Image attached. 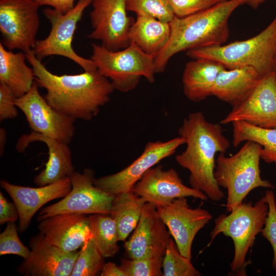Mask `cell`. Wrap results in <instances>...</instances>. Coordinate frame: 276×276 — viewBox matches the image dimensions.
Wrapping results in <instances>:
<instances>
[{"instance_id": "cell-14", "label": "cell", "mask_w": 276, "mask_h": 276, "mask_svg": "<svg viewBox=\"0 0 276 276\" xmlns=\"http://www.w3.org/2000/svg\"><path fill=\"white\" fill-rule=\"evenodd\" d=\"M156 208L179 252L191 260L193 240L198 232L212 219V215L200 208H191L186 197L176 199Z\"/></svg>"}, {"instance_id": "cell-24", "label": "cell", "mask_w": 276, "mask_h": 276, "mask_svg": "<svg viewBox=\"0 0 276 276\" xmlns=\"http://www.w3.org/2000/svg\"><path fill=\"white\" fill-rule=\"evenodd\" d=\"M25 53H14L0 42V83L7 85L16 98L26 94L35 82L33 68L26 63Z\"/></svg>"}, {"instance_id": "cell-21", "label": "cell", "mask_w": 276, "mask_h": 276, "mask_svg": "<svg viewBox=\"0 0 276 276\" xmlns=\"http://www.w3.org/2000/svg\"><path fill=\"white\" fill-rule=\"evenodd\" d=\"M34 142L45 144L49 157L44 168L34 177V182L38 186H43L70 177L75 171L68 145L32 131L18 139L16 149L18 152H24L29 144Z\"/></svg>"}, {"instance_id": "cell-30", "label": "cell", "mask_w": 276, "mask_h": 276, "mask_svg": "<svg viewBox=\"0 0 276 276\" xmlns=\"http://www.w3.org/2000/svg\"><path fill=\"white\" fill-rule=\"evenodd\" d=\"M163 276H199L201 274L190 260L179 252L175 241L170 238L162 262Z\"/></svg>"}, {"instance_id": "cell-12", "label": "cell", "mask_w": 276, "mask_h": 276, "mask_svg": "<svg viewBox=\"0 0 276 276\" xmlns=\"http://www.w3.org/2000/svg\"><path fill=\"white\" fill-rule=\"evenodd\" d=\"M185 144L178 136L167 141L148 142L143 152L129 166L116 173L95 178L96 186L114 195L132 191L145 173Z\"/></svg>"}, {"instance_id": "cell-22", "label": "cell", "mask_w": 276, "mask_h": 276, "mask_svg": "<svg viewBox=\"0 0 276 276\" xmlns=\"http://www.w3.org/2000/svg\"><path fill=\"white\" fill-rule=\"evenodd\" d=\"M262 78L251 67L225 68L216 78L212 96L235 107L251 95Z\"/></svg>"}, {"instance_id": "cell-40", "label": "cell", "mask_w": 276, "mask_h": 276, "mask_svg": "<svg viewBox=\"0 0 276 276\" xmlns=\"http://www.w3.org/2000/svg\"><path fill=\"white\" fill-rule=\"evenodd\" d=\"M227 0H217V3H220ZM267 0H248L247 4H248L252 9H257L260 5L262 4ZM276 2V0H274Z\"/></svg>"}, {"instance_id": "cell-11", "label": "cell", "mask_w": 276, "mask_h": 276, "mask_svg": "<svg viewBox=\"0 0 276 276\" xmlns=\"http://www.w3.org/2000/svg\"><path fill=\"white\" fill-rule=\"evenodd\" d=\"M38 87L35 81L26 94L16 98V106L25 114L32 131L68 145L75 134V120L51 106Z\"/></svg>"}, {"instance_id": "cell-39", "label": "cell", "mask_w": 276, "mask_h": 276, "mask_svg": "<svg viewBox=\"0 0 276 276\" xmlns=\"http://www.w3.org/2000/svg\"><path fill=\"white\" fill-rule=\"evenodd\" d=\"M100 275L101 276H125L120 266H117L113 262L105 263L101 270Z\"/></svg>"}, {"instance_id": "cell-9", "label": "cell", "mask_w": 276, "mask_h": 276, "mask_svg": "<svg viewBox=\"0 0 276 276\" xmlns=\"http://www.w3.org/2000/svg\"><path fill=\"white\" fill-rule=\"evenodd\" d=\"M72 188L61 200L40 211L37 220L66 213L110 214L115 195L97 187L94 171L88 168L82 173L74 172L70 176Z\"/></svg>"}, {"instance_id": "cell-18", "label": "cell", "mask_w": 276, "mask_h": 276, "mask_svg": "<svg viewBox=\"0 0 276 276\" xmlns=\"http://www.w3.org/2000/svg\"><path fill=\"white\" fill-rule=\"evenodd\" d=\"M31 252L17 268L25 276H71L79 250L64 251L48 242L42 234L32 237Z\"/></svg>"}, {"instance_id": "cell-34", "label": "cell", "mask_w": 276, "mask_h": 276, "mask_svg": "<svg viewBox=\"0 0 276 276\" xmlns=\"http://www.w3.org/2000/svg\"><path fill=\"white\" fill-rule=\"evenodd\" d=\"M266 200L268 204V212L265 225L261 232L262 236L270 243L273 256L272 267L276 272V202L275 195L272 190L265 192Z\"/></svg>"}, {"instance_id": "cell-28", "label": "cell", "mask_w": 276, "mask_h": 276, "mask_svg": "<svg viewBox=\"0 0 276 276\" xmlns=\"http://www.w3.org/2000/svg\"><path fill=\"white\" fill-rule=\"evenodd\" d=\"M105 215L93 214L88 220L94 243L104 257L109 258L118 252L120 240L114 220Z\"/></svg>"}, {"instance_id": "cell-13", "label": "cell", "mask_w": 276, "mask_h": 276, "mask_svg": "<svg viewBox=\"0 0 276 276\" xmlns=\"http://www.w3.org/2000/svg\"><path fill=\"white\" fill-rule=\"evenodd\" d=\"M92 5L90 17L93 31L88 37L100 41L109 50L127 47L133 23L127 15L126 0H94Z\"/></svg>"}, {"instance_id": "cell-2", "label": "cell", "mask_w": 276, "mask_h": 276, "mask_svg": "<svg viewBox=\"0 0 276 276\" xmlns=\"http://www.w3.org/2000/svg\"><path fill=\"white\" fill-rule=\"evenodd\" d=\"M178 134L186 148L175 159L189 171L191 187L201 191L211 200L220 201L224 195L214 176L215 155L225 153L231 145L221 126L209 122L202 112H194L184 119Z\"/></svg>"}, {"instance_id": "cell-32", "label": "cell", "mask_w": 276, "mask_h": 276, "mask_svg": "<svg viewBox=\"0 0 276 276\" xmlns=\"http://www.w3.org/2000/svg\"><path fill=\"white\" fill-rule=\"evenodd\" d=\"M163 259V257L123 258L120 267L125 276H161Z\"/></svg>"}, {"instance_id": "cell-4", "label": "cell", "mask_w": 276, "mask_h": 276, "mask_svg": "<svg viewBox=\"0 0 276 276\" xmlns=\"http://www.w3.org/2000/svg\"><path fill=\"white\" fill-rule=\"evenodd\" d=\"M193 59L203 58L221 64L226 69L251 67L263 78L276 71V15L255 36L225 45L187 51Z\"/></svg>"}, {"instance_id": "cell-33", "label": "cell", "mask_w": 276, "mask_h": 276, "mask_svg": "<svg viewBox=\"0 0 276 276\" xmlns=\"http://www.w3.org/2000/svg\"><path fill=\"white\" fill-rule=\"evenodd\" d=\"M30 252L31 250L20 241L15 223H8L0 234V255H14L26 259Z\"/></svg>"}, {"instance_id": "cell-35", "label": "cell", "mask_w": 276, "mask_h": 276, "mask_svg": "<svg viewBox=\"0 0 276 276\" xmlns=\"http://www.w3.org/2000/svg\"><path fill=\"white\" fill-rule=\"evenodd\" d=\"M175 16L183 17L208 9L217 0H169Z\"/></svg>"}, {"instance_id": "cell-10", "label": "cell", "mask_w": 276, "mask_h": 276, "mask_svg": "<svg viewBox=\"0 0 276 276\" xmlns=\"http://www.w3.org/2000/svg\"><path fill=\"white\" fill-rule=\"evenodd\" d=\"M39 6L33 0H0V32L8 50H32L40 25Z\"/></svg>"}, {"instance_id": "cell-20", "label": "cell", "mask_w": 276, "mask_h": 276, "mask_svg": "<svg viewBox=\"0 0 276 276\" xmlns=\"http://www.w3.org/2000/svg\"><path fill=\"white\" fill-rule=\"evenodd\" d=\"M38 229L46 240L60 249L72 252L93 238L88 217L66 213L54 215L39 221Z\"/></svg>"}, {"instance_id": "cell-16", "label": "cell", "mask_w": 276, "mask_h": 276, "mask_svg": "<svg viewBox=\"0 0 276 276\" xmlns=\"http://www.w3.org/2000/svg\"><path fill=\"white\" fill-rule=\"evenodd\" d=\"M156 206L146 202L139 223L124 246L130 259L163 257L171 238Z\"/></svg>"}, {"instance_id": "cell-26", "label": "cell", "mask_w": 276, "mask_h": 276, "mask_svg": "<svg viewBox=\"0 0 276 276\" xmlns=\"http://www.w3.org/2000/svg\"><path fill=\"white\" fill-rule=\"evenodd\" d=\"M146 202L132 191L115 195L110 215L116 223L120 241H125L134 230Z\"/></svg>"}, {"instance_id": "cell-31", "label": "cell", "mask_w": 276, "mask_h": 276, "mask_svg": "<svg viewBox=\"0 0 276 276\" xmlns=\"http://www.w3.org/2000/svg\"><path fill=\"white\" fill-rule=\"evenodd\" d=\"M127 11L170 23L175 16L169 0H126Z\"/></svg>"}, {"instance_id": "cell-27", "label": "cell", "mask_w": 276, "mask_h": 276, "mask_svg": "<svg viewBox=\"0 0 276 276\" xmlns=\"http://www.w3.org/2000/svg\"><path fill=\"white\" fill-rule=\"evenodd\" d=\"M232 124L234 147L244 141L256 142L262 147L261 159L266 163L276 165V128L259 127L242 121H234Z\"/></svg>"}, {"instance_id": "cell-8", "label": "cell", "mask_w": 276, "mask_h": 276, "mask_svg": "<svg viewBox=\"0 0 276 276\" xmlns=\"http://www.w3.org/2000/svg\"><path fill=\"white\" fill-rule=\"evenodd\" d=\"M94 0H79L74 7L66 13H61L49 8L43 12L50 22L51 28L47 37L37 40L32 51L42 60L53 55L66 57L80 66L84 71L97 69L91 59L81 57L73 48L72 42L78 22L85 9Z\"/></svg>"}, {"instance_id": "cell-5", "label": "cell", "mask_w": 276, "mask_h": 276, "mask_svg": "<svg viewBox=\"0 0 276 276\" xmlns=\"http://www.w3.org/2000/svg\"><path fill=\"white\" fill-rule=\"evenodd\" d=\"M268 212V204L264 196L254 204L251 202H243L228 215L222 214L215 219L208 245L220 234L232 238L235 251L229 275H246V268L251 263L246 260V255L265 225Z\"/></svg>"}, {"instance_id": "cell-25", "label": "cell", "mask_w": 276, "mask_h": 276, "mask_svg": "<svg viewBox=\"0 0 276 276\" xmlns=\"http://www.w3.org/2000/svg\"><path fill=\"white\" fill-rule=\"evenodd\" d=\"M170 34V23L138 15L129 29L128 38L130 43H134L146 54L155 57L166 45Z\"/></svg>"}, {"instance_id": "cell-19", "label": "cell", "mask_w": 276, "mask_h": 276, "mask_svg": "<svg viewBox=\"0 0 276 276\" xmlns=\"http://www.w3.org/2000/svg\"><path fill=\"white\" fill-rule=\"evenodd\" d=\"M0 185L17 208L20 233L28 228L34 215L43 205L51 200L63 198L72 188L70 177L37 188L16 185L4 180H1Z\"/></svg>"}, {"instance_id": "cell-41", "label": "cell", "mask_w": 276, "mask_h": 276, "mask_svg": "<svg viewBox=\"0 0 276 276\" xmlns=\"http://www.w3.org/2000/svg\"><path fill=\"white\" fill-rule=\"evenodd\" d=\"M6 131L4 128L0 129V151L1 155L3 153L5 145L6 142Z\"/></svg>"}, {"instance_id": "cell-15", "label": "cell", "mask_w": 276, "mask_h": 276, "mask_svg": "<svg viewBox=\"0 0 276 276\" xmlns=\"http://www.w3.org/2000/svg\"><path fill=\"white\" fill-rule=\"evenodd\" d=\"M132 191L155 206L167 205L182 197H192L202 200L208 198L201 191L184 185L175 169L165 170L162 165L147 171Z\"/></svg>"}, {"instance_id": "cell-38", "label": "cell", "mask_w": 276, "mask_h": 276, "mask_svg": "<svg viewBox=\"0 0 276 276\" xmlns=\"http://www.w3.org/2000/svg\"><path fill=\"white\" fill-rule=\"evenodd\" d=\"M39 7L49 6L56 11L61 13H66L72 9L75 0H33Z\"/></svg>"}, {"instance_id": "cell-3", "label": "cell", "mask_w": 276, "mask_h": 276, "mask_svg": "<svg viewBox=\"0 0 276 276\" xmlns=\"http://www.w3.org/2000/svg\"><path fill=\"white\" fill-rule=\"evenodd\" d=\"M247 1L227 0L186 17L175 16L169 40L154 57L155 73L164 72L170 58L181 51L222 45L229 37V17Z\"/></svg>"}, {"instance_id": "cell-42", "label": "cell", "mask_w": 276, "mask_h": 276, "mask_svg": "<svg viewBox=\"0 0 276 276\" xmlns=\"http://www.w3.org/2000/svg\"><path fill=\"white\" fill-rule=\"evenodd\" d=\"M274 74H275V82H276V71H275V72L274 73Z\"/></svg>"}, {"instance_id": "cell-23", "label": "cell", "mask_w": 276, "mask_h": 276, "mask_svg": "<svg viewBox=\"0 0 276 276\" xmlns=\"http://www.w3.org/2000/svg\"><path fill=\"white\" fill-rule=\"evenodd\" d=\"M225 68L217 62L203 58L187 63L182 76L186 97L192 102H198L212 96L216 78Z\"/></svg>"}, {"instance_id": "cell-36", "label": "cell", "mask_w": 276, "mask_h": 276, "mask_svg": "<svg viewBox=\"0 0 276 276\" xmlns=\"http://www.w3.org/2000/svg\"><path fill=\"white\" fill-rule=\"evenodd\" d=\"M16 97L5 84L0 83V121L15 118L18 115Z\"/></svg>"}, {"instance_id": "cell-1", "label": "cell", "mask_w": 276, "mask_h": 276, "mask_svg": "<svg viewBox=\"0 0 276 276\" xmlns=\"http://www.w3.org/2000/svg\"><path fill=\"white\" fill-rule=\"evenodd\" d=\"M25 54L34 70L35 81L46 90L45 100L59 112L74 120L90 121L109 101L114 89L97 69L58 75L49 71L32 50Z\"/></svg>"}, {"instance_id": "cell-7", "label": "cell", "mask_w": 276, "mask_h": 276, "mask_svg": "<svg viewBox=\"0 0 276 276\" xmlns=\"http://www.w3.org/2000/svg\"><path fill=\"white\" fill-rule=\"evenodd\" d=\"M91 59L97 70L111 83L114 90L127 93L133 90L143 77L154 82V57L143 52L133 43L121 50H109L92 44Z\"/></svg>"}, {"instance_id": "cell-37", "label": "cell", "mask_w": 276, "mask_h": 276, "mask_svg": "<svg viewBox=\"0 0 276 276\" xmlns=\"http://www.w3.org/2000/svg\"><path fill=\"white\" fill-rule=\"evenodd\" d=\"M19 218L15 204L10 202L0 192V224L9 222L15 223Z\"/></svg>"}, {"instance_id": "cell-17", "label": "cell", "mask_w": 276, "mask_h": 276, "mask_svg": "<svg viewBox=\"0 0 276 276\" xmlns=\"http://www.w3.org/2000/svg\"><path fill=\"white\" fill-rule=\"evenodd\" d=\"M242 121L264 128H276V82L274 73L261 79L251 95L233 107L220 122L227 124Z\"/></svg>"}, {"instance_id": "cell-6", "label": "cell", "mask_w": 276, "mask_h": 276, "mask_svg": "<svg viewBox=\"0 0 276 276\" xmlns=\"http://www.w3.org/2000/svg\"><path fill=\"white\" fill-rule=\"evenodd\" d=\"M261 148L259 144L248 141L233 155L227 157L224 153H220L217 157L214 176L218 186L227 190V212L242 203L252 190L260 187L274 188L261 176Z\"/></svg>"}, {"instance_id": "cell-29", "label": "cell", "mask_w": 276, "mask_h": 276, "mask_svg": "<svg viewBox=\"0 0 276 276\" xmlns=\"http://www.w3.org/2000/svg\"><path fill=\"white\" fill-rule=\"evenodd\" d=\"M104 257L93 238L87 240L79 250L71 276H94L105 264Z\"/></svg>"}]
</instances>
